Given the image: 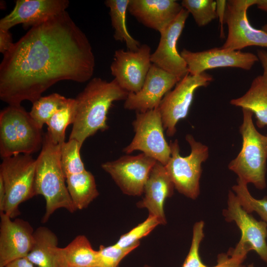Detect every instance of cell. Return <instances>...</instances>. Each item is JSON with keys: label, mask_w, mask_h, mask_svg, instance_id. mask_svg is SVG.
<instances>
[{"label": "cell", "mask_w": 267, "mask_h": 267, "mask_svg": "<svg viewBox=\"0 0 267 267\" xmlns=\"http://www.w3.org/2000/svg\"><path fill=\"white\" fill-rule=\"evenodd\" d=\"M65 267H98V251L94 250L87 237L77 236L69 244L60 248Z\"/></svg>", "instance_id": "cb8c5ba5"}, {"label": "cell", "mask_w": 267, "mask_h": 267, "mask_svg": "<svg viewBox=\"0 0 267 267\" xmlns=\"http://www.w3.org/2000/svg\"><path fill=\"white\" fill-rule=\"evenodd\" d=\"M81 147L79 142L74 139H69L61 145L60 164L65 178L86 170L80 156Z\"/></svg>", "instance_id": "4316f807"}, {"label": "cell", "mask_w": 267, "mask_h": 267, "mask_svg": "<svg viewBox=\"0 0 267 267\" xmlns=\"http://www.w3.org/2000/svg\"><path fill=\"white\" fill-rule=\"evenodd\" d=\"M180 80L152 63L141 89L129 93L125 109L143 112L158 108L164 96Z\"/></svg>", "instance_id": "2e32d148"}, {"label": "cell", "mask_w": 267, "mask_h": 267, "mask_svg": "<svg viewBox=\"0 0 267 267\" xmlns=\"http://www.w3.org/2000/svg\"><path fill=\"white\" fill-rule=\"evenodd\" d=\"M128 94L114 79L109 82L99 77L90 80L74 98L69 139H76L82 146L87 138L97 131L108 129L107 114L113 103L125 100Z\"/></svg>", "instance_id": "7a4b0ae2"}, {"label": "cell", "mask_w": 267, "mask_h": 267, "mask_svg": "<svg viewBox=\"0 0 267 267\" xmlns=\"http://www.w3.org/2000/svg\"><path fill=\"white\" fill-rule=\"evenodd\" d=\"M230 103L250 110L255 115L259 128L267 126V75L263 73L254 78L245 93L231 99Z\"/></svg>", "instance_id": "7402d4cb"}, {"label": "cell", "mask_w": 267, "mask_h": 267, "mask_svg": "<svg viewBox=\"0 0 267 267\" xmlns=\"http://www.w3.org/2000/svg\"><path fill=\"white\" fill-rule=\"evenodd\" d=\"M181 56L185 61L188 73L199 75L206 70L219 67H235L249 70L259 61L255 54L216 47L202 51L192 52L183 49Z\"/></svg>", "instance_id": "5bb4252c"}, {"label": "cell", "mask_w": 267, "mask_h": 267, "mask_svg": "<svg viewBox=\"0 0 267 267\" xmlns=\"http://www.w3.org/2000/svg\"><path fill=\"white\" fill-rule=\"evenodd\" d=\"M139 244L121 248L115 244L109 246L100 245L98 250V267H118L120 262Z\"/></svg>", "instance_id": "1f68e13d"}, {"label": "cell", "mask_w": 267, "mask_h": 267, "mask_svg": "<svg viewBox=\"0 0 267 267\" xmlns=\"http://www.w3.org/2000/svg\"><path fill=\"white\" fill-rule=\"evenodd\" d=\"M213 80V76L205 72L197 75L188 74L164 96L158 108L168 136L175 135L177 123L187 116L195 90Z\"/></svg>", "instance_id": "30bf717a"}, {"label": "cell", "mask_w": 267, "mask_h": 267, "mask_svg": "<svg viewBox=\"0 0 267 267\" xmlns=\"http://www.w3.org/2000/svg\"><path fill=\"white\" fill-rule=\"evenodd\" d=\"M21 105H8L0 113V154L2 159L31 155L42 148L44 136Z\"/></svg>", "instance_id": "5b68a950"}, {"label": "cell", "mask_w": 267, "mask_h": 267, "mask_svg": "<svg viewBox=\"0 0 267 267\" xmlns=\"http://www.w3.org/2000/svg\"><path fill=\"white\" fill-rule=\"evenodd\" d=\"M56 234L45 226L34 232V243L26 258L38 267H65Z\"/></svg>", "instance_id": "44dd1931"}, {"label": "cell", "mask_w": 267, "mask_h": 267, "mask_svg": "<svg viewBox=\"0 0 267 267\" xmlns=\"http://www.w3.org/2000/svg\"><path fill=\"white\" fill-rule=\"evenodd\" d=\"M216 2V14L220 25V38H224L223 24L225 23V16L226 10L227 1L224 0H217Z\"/></svg>", "instance_id": "e575fe53"}, {"label": "cell", "mask_w": 267, "mask_h": 267, "mask_svg": "<svg viewBox=\"0 0 267 267\" xmlns=\"http://www.w3.org/2000/svg\"><path fill=\"white\" fill-rule=\"evenodd\" d=\"M71 99L57 93L41 96L32 103L29 114L38 127L42 129L51 117L68 104Z\"/></svg>", "instance_id": "484cf974"}, {"label": "cell", "mask_w": 267, "mask_h": 267, "mask_svg": "<svg viewBox=\"0 0 267 267\" xmlns=\"http://www.w3.org/2000/svg\"><path fill=\"white\" fill-rule=\"evenodd\" d=\"M151 48L141 44L135 51L116 50L110 65L111 74L118 85L129 93H136L142 88L151 67Z\"/></svg>", "instance_id": "4fadbf2b"}, {"label": "cell", "mask_w": 267, "mask_h": 267, "mask_svg": "<svg viewBox=\"0 0 267 267\" xmlns=\"http://www.w3.org/2000/svg\"><path fill=\"white\" fill-rule=\"evenodd\" d=\"M156 162L142 153L135 156H121L102 164L101 167L124 194L136 196L143 194L150 172Z\"/></svg>", "instance_id": "7c38bea8"}, {"label": "cell", "mask_w": 267, "mask_h": 267, "mask_svg": "<svg viewBox=\"0 0 267 267\" xmlns=\"http://www.w3.org/2000/svg\"><path fill=\"white\" fill-rule=\"evenodd\" d=\"M143 267H150L148 265H145Z\"/></svg>", "instance_id": "7bdbcfd3"}, {"label": "cell", "mask_w": 267, "mask_h": 267, "mask_svg": "<svg viewBox=\"0 0 267 267\" xmlns=\"http://www.w3.org/2000/svg\"></svg>", "instance_id": "ee69618b"}, {"label": "cell", "mask_w": 267, "mask_h": 267, "mask_svg": "<svg viewBox=\"0 0 267 267\" xmlns=\"http://www.w3.org/2000/svg\"><path fill=\"white\" fill-rule=\"evenodd\" d=\"M66 183L76 210L86 208L99 195L94 177L87 170L67 177Z\"/></svg>", "instance_id": "603a6c76"}, {"label": "cell", "mask_w": 267, "mask_h": 267, "mask_svg": "<svg viewBox=\"0 0 267 267\" xmlns=\"http://www.w3.org/2000/svg\"><path fill=\"white\" fill-rule=\"evenodd\" d=\"M247 184L237 179V184L232 187L243 208L248 213H256L267 224V196L261 199L254 198L248 188Z\"/></svg>", "instance_id": "f1b7e54d"}, {"label": "cell", "mask_w": 267, "mask_h": 267, "mask_svg": "<svg viewBox=\"0 0 267 267\" xmlns=\"http://www.w3.org/2000/svg\"><path fill=\"white\" fill-rule=\"evenodd\" d=\"M257 0L227 1L225 23L228 33L221 47L231 50H240L251 46L267 47V33L254 28L247 16L248 9L256 5Z\"/></svg>", "instance_id": "8fae6325"}, {"label": "cell", "mask_w": 267, "mask_h": 267, "mask_svg": "<svg viewBox=\"0 0 267 267\" xmlns=\"http://www.w3.org/2000/svg\"><path fill=\"white\" fill-rule=\"evenodd\" d=\"M246 258L232 253H221L217 257V264L213 267H247L243 264Z\"/></svg>", "instance_id": "836d02e7"}, {"label": "cell", "mask_w": 267, "mask_h": 267, "mask_svg": "<svg viewBox=\"0 0 267 267\" xmlns=\"http://www.w3.org/2000/svg\"><path fill=\"white\" fill-rule=\"evenodd\" d=\"M185 139L190 147V154L181 156L178 139L170 141L171 157L165 167L175 188L186 197L195 199L200 194L202 164L208 159L209 151L206 145L190 134L186 135Z\"/></svg>", "instance_id": "8992f818"}, {"label": "cell", "mask_w": 267, "mask_h": 267, "mask_svg": "<svg viewBox=\"0 0 267 267\" xmlns=\"http://www.w3.org/2000/svg\"><path fill=\"white\" fill-rule=\"evenodd\" d=\"M223 215L226 221L234 222L241 231L239 242L229 250L245 258L248 253L253 250L267 264V224L247 212L232 190L228 192L227 208L223 210Z\"/></svg>", "instance_id": "ba28073f"}, {"label": "cell", "mask_w": 267, "mask_h": 267, "mask_svg": "<svg viewBox=\"0 0 267 267\" xmlns=\"http://www.w3.org/2000/svg\"><path fill=\"white\" fill-rule=\"evenodd\" d=\"M189 14L183 8L176 19L160 32L158 45L151 55L152 64L180 80L189 73L185 61L178 51L177 43Z\"/></svg>", "instance_id": "9a60e30c"}, {"label": "cell", "mask_w": 267, "mask_h": 267, "mask_svg": "<svg viewBox=\"0 0 267 267\" xmlns=\"http://www.w3.org/2000/svg\"><path fill=\"white\" fill-rule=\"evenodd\" d=\"M257 56L263 68V73L267 75V51L265 50H258Z\"/></svg>", "instance_id": "74e56055"}, {"label": "cell", "mask_w": 267, "mask_h": 267, "mask_svg": "<svg viewBox=\"0 0 267 267\" xmlns=\"http://www.w3.org/2000/svg\"><path fill=\"white\" fill-rule=\"evenodd\" d=\"M6 199V192L2 179L0 178V213H3Z\"/></svg>", "instance_id": "f35d334b"}, {"label": "cell", "mask_w": 267, "mask_h": 267, "mask_svg": "<svg viewBox=\"0 0 267 267\" xmlns=\"http://www.w3.org/2000/svg\"><path fill=\"white\" fill-rule=\"evenodd\" d=\"M183 8L175 0H130L128 10L144 26L160 33Z\"/></svg>", "instance_id": "ffe728a7"}, {"label": "cell", "mask_w": 267, "mask_h": 267, "mask_svg": "<svg viewBox=\"0 0 267 267\" xmlns=\"http://www.w3.org/2000/svg\"><path fill=\"white\" fill-rule=\"evenodd\" d=\"M133 126L134 136L123 151L130 154L135 150L141 151L165 166L171 157V148L164 134V129L158 108L137 112Z\"/></svg>", "instance_id": "9c48e42d"}, {"label": "cell", "mask_w": 267, "mask_h": 267, "mask_svg": "<svg viewBox=\"0 0 267 267\" xmlns=\"http://www.w3.org/2000/svg\"><path fill=\"white\" fill-rule=\"evenodd\" d=\"M204 227L203 221L193 225L191 246L182 267H208L203 263L199 254L200 244L204 237Z\"/></svg>", "instance_id": "d6a6232c"}, {"label": "cell", "mask_w": 267, "mask_h": 267, "mask_svg": "<svg viewBox=\"0 0 267 267\" xmlns=\"http://www.w3.org/2000/svg\"><path fill=\"white\" fill-rule=\"evenodd\" d=\"M181 5L191 14L199 27L205 26L217 18L215 0H183Z\"/></svg>", "instance_id": "f546056e"}, {"label": "cell", "mask_w": 267, "mask_h": 267, "mask_svg": "<svg viewBox=\"0 0 267 267\" xmlns=\"http://www.w3.org/2000/svg\"><path fill=\"white\" fill-rule=\"evenodd\" d=\"M256 5L260 9L267 12V0H257Z\"/></svg>", "instance_id": "ab89813d"}, {"label": "cell", "mask_w": 267, "mask_h": 267, "mask_svg": "<svg viewBox=\"0 0 267 267\" xmlns=\"http://www.w3.org/2000/svg\"><path fill=\"white\" fill-rule=\"evenodd\" d=\"M36 159L31 155L18 154L2 158L0 178L6 192L4 213L11 219L20 214L19 205L35 196Z\"/></svg>", "instance_id": "52a82bcc"}, {"label": "cell", "mask_w": 267, "mask_h": 267, "mask_svg": "<svg viewBox=\"0 0 267 267\" xmlns=\"http://www.w3.org/2000/svg\"><path fill=\"white\" fill-rule=\"evenodd\" d=\"M0 267L16 259L26 257L34 243V232L30 223L0 213Z\"/></svg>", "instance_id": "e0dca14e"}, {"label": "cell", "mask_w": 267, "mask_h": 267, "mask_svg": "<svg viewBox=\"0 0 267 267\" xmlns=\"http://www.w3.org/2000/svg\"><path fill=\"white\" fill-rule=\"evenodd\" d=\"M60 146L55 143L46 133L36 159L34 193L35 196L41 195L45 199V213L42 220L44 223L59 209H65L71 213L76 211L60 166Z\"/></svg>", "instance_id": "3957f363"}, {"label": "cell", "mask_w": 267, "mask_h": 267, "mask_svg": "<svg viewBox=\"0 0 267 267\" xmlns=\"http://www.w3.org/2000/svg\"></svg>", "instance_id": "f6af8a7d"}, {"label": "cell", "mask_w": 267, "mask_h": 267, "mask_svg": "<svg viewBox=\"0 0 267 267\" xmlns=\"http://www.w3.org/2000/svg\"><path fill=\"white\" fill-rule=\"evenodd\" d=\"M129 2L130 0H106L104 4L109 9L115 40L125 43L128 50L135 51L141 44L131 35L127 27L126 14Z\"/></svg>", "instance_id": "d4e9b609"}, {"label": "cell", "mask_w": 267, "mask_h": 267, "mask_svg": "<svg viewBox=\"0 0 267 267\" xmlns=\"http://www.w3.org/2000/svg\"><path fill=\"white\" fill-rule=\"evenodd\" d=\"M14 43L9 30L0 29V52L3 55L12 46Z\"/></svg>", "instance_id": "d590c367"}, {"label": "cell", "mask_w": 267, "mask_h": 267, "mask_svg": "<svg viewBox=\"0 0 267 267\" xmlns=\"http://www.w3.org/2000/svg\"><path fill=\"white\" fill-rule=\"evenodd\" d=\"M94 67L89 39L65 11L31 28L3 54L0 98L8 105L33 103L58 82L89 81Z\"/></svg>", "instance_id": "6da1fadb"}, {"label": "cell", "mask_w": 267, "mask_h": 267, "mask_svg": "<svg viewBox=\"0 0 267 267\" xmlns=\"http://www.w3.org/2000/svg\"><path fill=\"white\" fill-rule=\"evenodd\" d=\"M68 0H17L12 10L0 20V29L9 30L18 24L25 29L40 25L64 12Z\"/></svg>", "instance_id": "ac0fdd59"}, {"label": "cell", "mask_w": 267, "mask_h": 267, "mask_svg": "<svg viewBox=\"0 0 267 267\" xmlns=\"http://www.w3.org/2000/svg\"><path fill=\"white\" fill-rule=\"evenodd\" d=\"M174 185L165 166L157 161L151 169L143 190L144 197L137 206L145 208L149 215L155 217L160 224L165 225L167 220L164 204L167 198L174 193Z\"/></svg>", "instance_id": "d6986e66"}, {"label": "cell", "mask_w": 267, "mask_h": 267, "mask_svg": "<svg viewBox=\"0 0 267 267\" xmlns=\"http://www.w3.org/2000/svg\"><path fill=\"white\" fill-rule=\"evenodd\" d=\"M262 30L267 33V23L262 27Z\"/></svg>", "instance_id": "60d3db41"}, {"label": "cell", "mask_w": 267, "mask_h": 267, "mask_svg": "<svg viewBox=\"0 0 267 267\" xmlns=\"http://www.w3.org/2000/svg\"><path fill=\"white\" fill-rule=\"evenodd\" d=\"M74 98H71L65 106L57 111L47 122V133L56 144L65 142V131L73 120Z\"/></svg>", "instance_id": "83f0119b"}, {"label": "cell", "mask_w": 267, "mask_h": 267, "mask_svg": "<svg viewBox=\"0 0 267 267\" xmlns=\"http://www.w3.org/2000/svg\"><path fill=\"white\" fill-rule=\"evenodd\" d=\"M242 110L243 121L239 128L242 148L228 168L237 176L238 179L263 190L267 186V136L256 129L253 113L246 109Z\"/></svg>", "instance_id": "277c9868"}, {"label": "cell", "mask_w": 267, "mask_h": 267, "mask_svg": "<svg viewBox=\"0 0 267 267\" xmlns=\"http://www.w3.org/2000/svg\"><path fill=\"white\" fill-rule=\"evenodd\" d=\"M160 224L155 217L148 215L145 221L121 236L115 244L121 248H128L139 244L140 239L148 235Z\"/></svg>", "instance_id": "4dcf8cb0"}, {"label": "cell", "mask_w": 267, "mask_h": 267, "mask_svg": "<svg viewBox=\"0 0 267 267\" xmlns=\"http://www.w3.org/2000/svg\"><path fill=\"white\" fill-rule=\"evenodd\" d=\"M3 267H36L26 257L13 260Z\"/></svg>", "instance_id": "8d00e7d4"}, {"label": "cell", "mask_w": 267, "mask_h": 267, "mask_svg": "<svg viewBox=\"0 0 267 267\" xmlns=\"http://www.w3.org/2000/svg\"><path fill=\"white\" fill-rule=\"evenodd\" d=\"M247 267H255L253 264H251L247 266Z\"/></svg>", "instance_id": "b9f144b4"}]
</instances>
